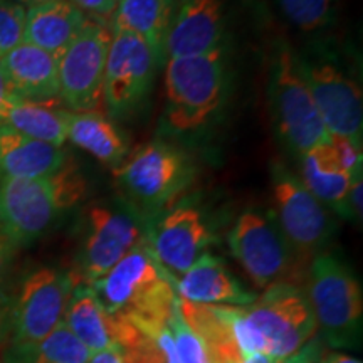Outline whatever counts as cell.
Masks as SVG:
<instances>
[{"instance_id": "1", "label": "cell", "mask_w": 363, "mask_h": 363, "mask_svg": "<svg viewBox=\"0 0 363 363\" xmlns=\"http://www.w3.org/2000/svg\"><path fill=\"white\" fill-rule=\"evenodd\" d=\"M89 286L111 316L125 318L148 335L169 326L179 310L175 281L158 264L148 242Z\"/></svg>"}, {"instance_id": "2", "label": "cell", "mask_w": 363, "mask_h": 363, "mask_svg": "<svg viewBox=\"0 0 363 363\" xmlns=\"http://www.w3.org/2000/svg\"><path fill=\"white\" fill-rule=\"evenodd\" d=\"M163 66V123L167 130L177 135H194L207 128L219 115L229 89L225 49L201 56L170 57Z\"/></svg>"}, {"instance_id": "3", "label": "cell", "mask_w": 363, "mask_h": 363, "mask_svg": "<svg viewBox=\"0 0 363 363\" xmlns=\"http://www.w3.org/2000/svg\"><path fill=\"white\" fill-rule=\"evenodd\" d=\"M296 56L326 130L363 148L362 86L343 54L328 40L315 39Z\"/></svg>"}, {"instance_id": "4", "label": "cell", "mask_w": 363, "mask_h": 363, "mask_svg": "<svg viewBox=\"0 0 363 363\" xmlns=\"http://www.w3.org/2000/svg\"><path fill=\"white\" fill-rule=\"evenodd\" d=\"M125 201L152 219L174 206L194 182L195 165L184 150L167 142H150L128 153L113 169Z\"/></svg>"}, {"instance_id": "5", "label": "cell", "mask_w": 363, "mask_h": 363, "mask_svg": "<svg viewBox=\"0 0 363 363\" xmlns=\"http://www.w3.org/2000/svg\"><path fill=\"white\" fill-rule=\"evenodd\" d=\"M267 98L281 140L298 157L328 143L331 133L303 78L296 51L286 43L276 44L267 72Z\"/></svg>"}, {"instance_id": "6", "label": "cell", "mask_w": 363, "mask_h": 363, "mask_svg": "<svg viewBox=\"0 0 363 363\" xmlns=\"http://www.w3.org/2000/svg\"><path fill=\"white\" fill-rule=\"evenodd\" d=\"M306 298L316 328L333 347L355 345L360 338L363 293L350 267L330 252L313 257L306 269Z\"/></svg>"}, {"instance_id": "7", "label": "cell", "mask_w": 363, "mask_h": 363, "mask_svg": "<svg viewBox=\"0 0 363 363\" xmlns=\"http://www.w3.org/2000/svg\"><path fill=\"white\" fill-rule=\"evenodd\" d=\"M242 318L252 338L254 353H264L272 360L301 350L316 331V321L301 286L274 284L264 289Z\"/></svg>"}, {"instance_id": "8", "label": "cell", "mask_w": 363, "mask_h": 363, "mask_svg": "<svg viewBox=\"0 0 363 363\" xmlns=\"http://www.w3.org/2000/svg\"><path fill=\"white\" fill-rule=\"evenodd\" d=\"M229 247L257 288L296 284L306 278V269L281 234L271 214L247 208L234 222Z\"/></svg>"}, {"instance_id": "9", "label": "cell", "mask_w": 363, "mask_h": 363, "mask_svg": "<svg viewBox=\"0 0 363 363\" xmlns=\"http://www.w3.org/2000/svg\"><path fill=\"white\" fill-rule=\"evenodd\" d=\"M271 192L274 203L271 217L299 261L308 266L313 257L325 252L333 238L337 230L333 216L281 162L271 165Z\"/></svg>"}, {"instance_id": "10", "label": "cell", "mask_w": 363, "mask_h": 363, "mask_svg": "<svg viewBox=\"0 0 363 363\" xmlns=\"http://www.w3.org/2000/svg\"><path fill=\"white\" fill-rule=\"evenodd\" d=\"M150 219L125 201L99 202L86 217L81 249V281L93 284L135 247L147 244Z\"/></svg>"}, {"instance_id": "11", "label": "cell", "mask_w": 363, "mask_h": 363, "mask_svg": "<svg viewBox=\"0 0 363 363\" xmlns=\"http://www.w3.org/2000/svg\"><path fill=\"white\" fill-rule=\"evenodd\" d=\"M162 66L157 54L138 35L111 27L103 86V103L111 120H128L142 110Z\"/></svg>"}, {"instance_id": "12", "label": "cell", "mask_w": 363, "mask_h": 363, "mask_svg": "<svg viewBox=\"0 0 363 363\" xmlns=\"http://www.w3.org/2000/svg\"><path fill=\"white\" fill-rule=\"evenodd\" d=\"M110 44V27L88 19L74 40L59 56V101L71 111H93L103 103Z\"/></svg>"}, {"instance_id": "13", "label": "cell", "mask_w": 363, "mask_h": 363, "mask_svg": "<svg viewBox=\"0 0 363 363\" xmlns=\"http://www.w3.org/2000/svg\"><path fill=\"white\" fill-rule=\"evenodd\" d=\"M74 284V276L54 267H40L22 281L11 311L12 337L22 352L61 323Z\"/></svg>"}, {"instance_id": "14", "label": "cell", "mask_w": 363, "mask_h": 363, "mask_svg": "<svg viewBox=\"0 0 363 363\" xmlns=\"http://www.w3.org/2000/svg\"><path fill=\"white\" fill-rule=\"evenodd\" d=\"M214 240L206 212L195 203H177L152 217L148 247L170 276H182Z\"/></svg>"}, {"instance_id": "15", "label": "cell", "mask_w": 363, "mask_h": 363, "mask_svg": "<svg viewBox=\"0 0 363 363\" xmlns=\"http://www.w3.org/2000/svg\"><path fill=\"white\" fill-rule=\"evenodd\" d=\"M59 212L51 177L0 180V230L17 247L43 238Z\"/></svg>"}, {"instance_id": "16", "label": "cell", "mask_w": 363, "mask_h": 363, "mask_svg": "<svg viewBox=\"0 0 363 363\" xmlns=\"http://www.w3.org/2000/svg\"><path fill=\"white\" fill-rule=\"evenodd\" d=\"M229 0H179L165 44V59L201 56L225 48Z\"/></svg>"}, {"instance_id": "17", "label": "cell", "mask_w": 363, "mask_h": 363, "mask_svg": "<svg viewBox=\"0 0 363 363\" xmlns=\"http://www.w3.org/2000/svg\"><path fill=\"white\" fill-rule=\"evenodd\" d=\"M175 291L182 299L202 305L249 306L257 298L212 254H203L175 279Z\"/></svg>"}, {"instance_id": "18", "label": "cell", "mask_w": 363, "mask_h": 363, "mask_svg": "<svg viewBox=\"0 0 363 363\" xmlns=\"http://www.w3.org/2000/svg\"><path fill=\"white\" fill-rule=\"evenodd\" d=\"M238 308L202 305L179 298L180 318L201 340L211 363H240L246 358L235 335Z\"/></svg>"}, {"instance_id": "19", "label": "cell", "mask_w": 363, "mask_h": 363, "mask_svg": "<svg viewBox=\"0 0 363 363\" xmlns=\"http://www.w3.org/2000/svg\"><path fill=\"white\" fill-rule=\"evenodd\" d=\"M0 69L17 98L30 101L59 99L57 59L38 45L22 40L0 59Z\"/></svg>"}, {"instance_id": "20", "label": "cell", "mask_w": 363, "mask_h": 363, "mask_svg": "<svg viewBox=\"0 0 363 363\" xmlns=\"http://www.w3.org/2000/svg\"><path fill=\"white\" fill-rule=\"evenodd\" d=\"M66 160L62 147L27 138L0 125V180L51 177Z\"/></svg>"}, {"instance_id": "21", "label": "cell", "mask_w": 363, "mask_h": 363, "mask_svg": "<svg viewBox=\"0 0 363 363\" xmlns=\"http://www.w3.org/2000/svg\"><path fill=\"white\" fill-rule=\"evenodd\" d=\"M88 21L71 0H56L26 11L24 43L44 49L59 59Z\"/></svg>"}, {"instance_id": "22", "label": "cell", "mask_w": 363, "mask_h": 363, "mask_svg": "<svg viewBox=\"0 0 363 363\" xmlns=\"http://www.w3.org/2000/svg\"><path fill=\"white\" fill-rule=\"evenodd\" d=\"M358 175L362 174H352L342 165L331 147V138L328 143L320 145L299 157V180L313 197L340 217H343L345 199L352 182Z\"/></svg>"}, {"instance_id": "23", "label": "cell", "mask_w": 363, "mask_h": 363, "mask_svg": "<svg viewBox=\"0 0 363 363\" xmlns=\"http://www.w3.org/2000/svg\"><path fill=\"white\" fill-rule=\"evenodd\" d=\"M67 140L104 165L116 169L130 153L128 142L110 116L96 110L71 111Z\"/></svg>"}, {"instance_id": "24", "label": "cell", "mask_w": 363, "mask_h": 363, "mask_svg": "<svg viewBox=\"0 0 363 363\" xmlns=\"http://www.w3.org/2000/svg\"><path fill=\"white\" fill-rule=\"evenodd\" d=\"M179 0H118L113 27L130 30L150 45L162 65L165 44Z\"/></svg>"}, {"instance_id": "25", "label": "cell", "mask_w": 363, "mask_h": 363, "mask_svg": "<svg viewBox=\"0 0 363 363\" xmlns=\"http://www.w3.org/2000/svg\"><path fill=\"white\" fill-rule=\"evenodd\" d=\"M62 323L89 348L91 353L115 347L113 318L104 310L89 284H74L67 299Z\"/></svg>"}, {"instance_id": "26", "label": "cell", "mask_w": 363, "mask_h": 363, "mask_svg": "<svg viewBox=\"0 0 363 363\" xmlns=\"http://www.w3.org/2000/svg\"><path fill=\"white\" fill-rule=\"evenodd\" d=\"M52 101H30V99L16 98L9 106L2 120V126H7L27 138L62 147L67 142V121L69 110Z\"/></svg>"}, {"instance_id": "27", "label": "cell", "mask_w": 363, "mask_h": 363, "mask_svg": "<svg viewBox=\"0 0 363 363\" xmlns=\"http://www.w3.org/2000/svg\"><path fill=\"white\" fill-rule=\"evenodd\" d=\"M272 7L291 29L315 39L330 29L337 16V0H272Z\"/></svg>"}, {"instance_id": "28", "label": "cell", "mask_w": 363, "mask_h": 363, "mask_svg": "<svg viewBox=\"0 0 363 363\" xmlns=\"http://www.w3.org/2000/svg\"><path fill=\"white\" fill-rule=\"evenodd\" d=\"M26 353L33 358V363H88L93 355L62 321Z\"/></svg>"}, {"instance_id": "29", "label": "cell", "mask_w": 363, "mask_h": 363, "mask_svg": "<svg viewBox=\"0 0 363 363\" xmlns=\"http://www.w3.org/2000/svg\"><path fill=\"white\" fill-rule=\"evenodd\" d=\"M113 318V340L120 353L121 363H165V357L155 340L125 320Z\"/></svg>"}, {"instance_id": "30", "label": "cell", "mask_w": 363, "mask_h": 363, "mask_svg": "<svg viewBox=\"0 0 363 363\" xmlns=\"http://www.w3.org/2000/svg\"><path fill=\"white\" fill-rule=\"evenodd\" d=\"M26 9L12 0H0V59L24 40Z\"/></svg>"}, {"instance_id": "31", "label": "cell", "mask_w": 363, "mask_h": 363, "mask_svg": "<svg viewBox=\"0 0 363 363\" xmlns=\"http://www.w3.org/2000/svg\"><path fill=\"white\" fill-rule=\"evenodd\" d=\"M169 326L172 330L177 357H179L180 363H211L201 340L195 337L192 331L189 330V326L184 323L179 310H177L174 318H172Z\"/></svg>"}, {"instance_id": "32", "label": "cell", "mask_w": 363, "mask_h": 363, "mask_svg": "<svg viewBox=\"0 0 363 363\" xmlns=\"http://www.w3.org/2000/svg\"><path fill=\"white\" fill-rule=\"evenodd\" d=\"M362 175H358L357 179L352 182L350 190H348L347 199H345V211H343V219L358 222V224L362 222V216H363V179H362Z\"/></svg>"}, {"instance_id": "33", "label": "cell", "mask_w": 363, "mask_h": 363, "mask_svg": "<svg viewBox=\"0 0 363 363\" xmlns=\"http://www.w3.org/2000/svg\"><path fill=\"white\" fill-rule=\"evenodd\" d=\"M79 11L91 13L93 17H113L118 0H71Z\"/></svg>"}, {"instance_id": "34", "label": "cell", "mask_w": 363, "mask_h": 363, "mask_svg": "<svg viewBox=\"0 0 363 363\" xmlns=\"http://www.w3.org/2000/svg\"><path fill=\"white\" fill-rule=\"evenodd\" d=\"M321 357V348L316 342H308L301 350H298L293 355L279 358V360H274L272 363H318Z\"/></svg>"}, {"instance_id": "35", "label": "cell", "mask_w": 363, "mask_h": 363, "mask_svg": "<svg viewBox=\"0 0 363 363\" xmlns=\"http://www.w3.org/2000/svg\"><path fill=\"white\" fill-rule=\"evenodd\" d=\"M16 249V244L0 230V283H2L4 276H6L9 266H11Z\"/></svg>"}, {"instance_id": "36", "label": "cell", "mask_w": 363, "mask_h": 363, "mask_svg": "<svg viewBox=\"0 0 363 363\" xmlns=\"http://www.w3.org/2000/svg\"><path fill=\"white\" fill-rule=\"evenodd\" d=\"M16 98L17 96L13 94V91L11 89V86H9V83H7L6 76H4L2 69H0V125H2V120H4V116H6L9 106H11V103Z\"/></svg>"}, {"instance_id": "37", "label": "cell", "mask_w": 363, "mask_h": 363, "mask_svg": "<svg viewBox=\"0 0 363 363\" xmlns=\"http://www.w3.org/2000/svg\"><path fill=\"white\" fill-rule=\"evenodd\" d=\"M88 363H121V358H120V353H118V348L111 347V348H106V350L94 352L93 355H91Z\"/></svg>"}, {"instance_id": "38", "label": "cell", "mask_w": 363, "mask_h": 363, "mask_svg": "<svg viewBox=\"0 0 363 363\" xmlns=\"http://www.w3.org/2000/svg\"><path fill=\"white\" fill-rule=\"evenodd\" d=\"M318 363H362V362L350 355H345V353L330 352V353H325V355H321Z\"/></svg>"}, {"instance_id": "39", "label": "cell", "mask_w": 363, "mask_h": 363, "mask_svg": "<svg viewBox=\"0 0 363 363\" xmlns=\"http://www.w3.org/2000/svg\"><path fill=\"white\" fill-rule=\"evenodd\" d=\"M272 362L274 360H272L271 357L264 355V353H252V355L246 357L240 363H272Z\"/></svg>"}, {"instance_id": "40", "label": "cell", "mask_w": 363, "mask_h": 363, "mask_svg": "<svg viewBox=\"0 0 363 363\" xmlns=\"http://www.w3.org/2000/svg\"><path fill=\"white\" fill-rule=\"evenodd\" d=\"M12 2L19 4L21 7H24L26 11H27V9H33V7H38V6H44V4L56 2V0H12Z\"/></svg>"}]
</instances>
